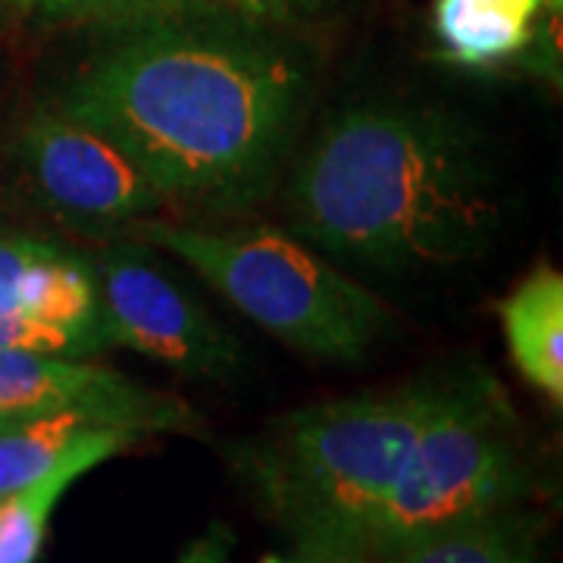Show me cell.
Listing matches in <instances>:
<instances>
[{
  "mask_svg": "<svg viewBox=\"0 0 563 563\" xmlns=\"http://www.w3.org/2000/svg\"><path fill=\"white\" fill-rule=\"evenodd\" d=\"M301 85V69L269 44L154 29L88 63L63 110L125 147L163 198H217L261 179Z\"/></svg>",
  "mask_w": 563,
  "mask_h": 563,
  "instance_id": "1",
  "label": "cell"
},
{
  "mask_svg": "<svg viewBox=\"0 0 563 563\" xmlns=\"http://www.w3.org/2000/svg\"><path fill=\"white\" fill-rule=\"evenodd\" d=\"M288 210L307 242L404 273L479 257L501 203L470 129L429 107L339 113L295 173Z\"/></svg>",
  "mask_w": 563,
  "mask_h": 563,
  "instance_id": "2",
  "label": "cell"
},
{
  "mask_svg": "<svg viewBox=\"0 0 563 563\" xmlns=\"http://www.w3.org/2000/svg\"><path fill=\"white\" fill-rule=\"evenodd\" d=\"M451 385L420 379L303 407L247 451V476L298 544L369 548L404 457Z\"/></svg>",
  "mask_w": 563,
  "mask_h": 563,
  "instance_id": "3",
  "label": "cell"
},
{
  "mask_svg": "<svg viewBox=\"0 0 563 563\" xmlns=\"http://www.w3.org/2000/svg\"><path fill=\"white\" fill-rule=\"evenodd\" d=\"M139 235L188 263L244 317L310 357L361 361L391 325L388 307L369 288L279 232L139 222Z\"/></svg>",
  "mask_w": 563,
  "mask_h": 563,
  "instance_id": "4",
  "label": "cell"
},
{
  "mask_svg": "<svg viewBox=\"0 0 563 563\" xmlns=\"http://www.w3.org/2000/svg\"><path fill=\"white\" fill-rule=\"evenodd\" d=\"M526 488L529 470L501 391L488 379L454 383L410 444L369 548L379 558L422 532L507 510Z\"/></svg>",
  "mask_w": 563,
  "mask_h": 563,
  "instance_id": "5",
  "label": "cell"
},
{
  "mask_svg": "<svg viewBox=\"0 0 563 563\" xmlns=\"http://www.w3.org/2000/svg\"><path fill=\"white\" fill-rule=\"evenodd\" d=\"M107 344L132 347L176 373L225 379L242 363L239 342L173 276L135 251L91 263Z\"/></svg>",
  "mask_w": 563,
  "mask_h": 563,
  "instance_id": "6",
  "label": "cell"
},
{
  "mask_svg": "<svg viewBox=\"0 0 563 563\" xmlns=\"http://www.w3.org/2000/svg\"><path fill=\"white\" fill-rule=\"evenodd\" d=\"M54 410H81L139 439L198 429L181 398L144 388L110 366L54 351H0V420Z\"/></svg>",
  "mask_w": 563,
  "mask_h": 563,
  "instance_id": "7",
  "label": "cell"
},
{
  "mask_svg": "<svg viewBox=\"0 0 563 563\" xmlns=\"http://www.w3.org/2000/svg\"><path fill=\"white\" fill-rule=\"evenodd\" d=\"M22 161L41 198L76 220H141L166 201L125 147L66 110L29 122Z\"/></svg>",
  "mask_w": 563,
  "mask_h": 563,
  "instance_id": "8",
  "label": "cell"
},
{
  "mask_svg": "<svg viewBox=\"0 0 563 563\" xmlns=\"http://www.w3.org/2000/svg\"><path fill=\"white\" fill-rule=\"evenodd\" d=\"M0 313L73 332L107 347L91 263L38 239H0Z\"/></svg>",
  "mask_w": 563,
  "mask_h": 563,
  "instance_id": "9",
  "label": "cell"
},
{
  "mask_svg": "<svg viewBox=\"0 0 563 563\" xmlns=\"http://www.w3.org/2000/svg\"><path fill=\"white\" fill-rule=\"evenodd\" d=\"M544 10L561 0H435L432 29L448 60L488 69L532 51Z\"/></svg>",
  "mask_w": 563,
  "mask_h": 563,
  "instance_id": "10",
  "label": "cell"
},
{
  "mask_svg": "<svg viewBox=\"0 0 563 563\" xmlns=\"http://www.w3.org/2000/svg\"><path fill=\"white\" fill-rule=\"evenodd\" d=\"M504 342L526 383L554 407L563 404V276L536 266L501 303Z\"/></svg>",
  "mask_w": 563,
  "mask_h": 563,
  "instance_id": "11",
  "label": "cell"
},
{
  "mask_svg": "<svg viewBox=\"0 0 563 563\" xmlns=\"http://www.w3.org/2000/svg\"><path fill=\"white\" fill-rule=\"evenodd\" d=\"M139 435L122 429H101L91 442L79 448L54 473L41 476L38 483L25 485L20 492H10L0 498V563H35L38 561L47 523L66 495V488L79 483L81 476L103 461L117 457L122 448L135 442Z\"/></svg>",
  "mask_w": 563,
  "mask_h": 563,
  "instance_id": "12",
  "label": "cell"
},
{
  "mask_svg": "<svg viewBox=\"0 0 563 563\" xmlns=\"http://www.w3.org/2000/svg\"><path fill=\"white\" fill-rule=\"evenodd\" d=\"M385 563H542L536 529L514 507L391 544Z\"/></svg>",
  "mask_w": 563,
  "mask_h": 563,
  "instance_id": "13",
  "label": "cell"
},
{
  "mask_svg": "<svg viewBox=\"0 0 563 563\" xmlns=\"http://www.w3.org/2000/svg\"><path fill=\"white\" fill-rule=\"evenodd\" d=\"M101 429L113 426H103L81 410H54L0 420V498L54 473Z\"/></svg>",
  "mask_w": 563,
  "mask_h": 563,
  "instance_id": "14",
  "label": "cell"
},
{
  "mask_svg": "<svg viewBox=\"0 0 563 563\" xmlns=\"http://www.w3.org/2000/svg\"><path fill=\"white\" fill-rule=\"evenodd\" d=\"M0 351H54V354H91L88 344L73 332H63L44 322L3 317L0 313Z\"/></svg>",
  "mask_w": 563,
  "mask_h": 563,
  "instance_id": "15",
  "label": "cell"
},
{
  "mask_svg": "<svg viewBox=\"0 0 563 563\" xmlns=\"http://www.w3.org/2000/svg\"><path fill=\"white\" fill-rule=\"evenodd\" d=\"M135 0H7V7L44 16V20H81V16H103L113 10H125Z\"/></svg>",
  "mask_w": 563,
  "mask_h": 563,
  "instance_id": "16",
  "label": "cell"
},
{
  "mask_svg": "<svg viewBox=\"0 0 563 563\" xmlns=\"http://www.w3.org/2000/svg\"><path fill=\"white\" fill-rule=\"evenodd\" d=\"M301 563H373L376 554L363 544H322V542H303L298 544Z\"/></svg>",
  "mask_w": 563,
  "mask_h": 563,
  "instance_id": "17",
  "label": "cell"
},
{
  "mask_svg": "<svg viewBox=\"0 0 563 563\" xmlns=\"http://www.w3.org/2000/svg\"><path fill=\"white\" fill-rule=\"evenodd\" d=\"M229 548H232L229 529L225 526H210L201 539H195L181 551L176 563H225L229 561Z\"/></svg>",
  "mask_w": 563,
  "mask_h": 563,
  "instance_id": "18",
  "label": "cell"
},
{
  "mask_svg": "<svg viewBox=\"0 0 563 563\" xmlns=\"http://www.w3.org/2000/svg\"><path fill=\"white\" fill-rule=\"evenodd\" d=\"M210 3L244 13V16H254V20H279V16L301 13L307 7H313L317 0H210Z\"/></svg>",
  "mask_w": 563,
  "mask_h": 563,
  "instance_id": "19",
  "label": "cell"
},
{
  "mask_svg": "<svg viewBox=\"0 0 563 563\" xmlns=\"http://www.w3.org/2000/svg\"><path fill=\"white\" fill-rule=\"evenodd\" d=\"M261 563H301L298 558H279V554H269V558H263Z\"/></svg>",
  "mask_w": 563,
  "mask_h": 563,
  "instance_id": "20",
  "label": "cell"
},
{
  "mask_svg": "<svg viewBox=\"0 0 563 563\" xmlns=\"http://www.w3.org/2000/svg\"><path fill=\"white\" fill-rule=\"evenodd\" d=\"M0 7H7V0H0Z\"/></svg>",
  "mask_w": 563,
  "mask_h": 563,
  "instance_id": "21",
  "label": "cell"
}]
</instances>
